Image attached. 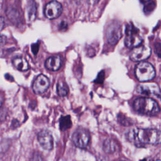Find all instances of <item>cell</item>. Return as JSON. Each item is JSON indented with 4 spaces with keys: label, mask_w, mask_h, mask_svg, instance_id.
I'll return each instance as SVG.
<instances>
[{
    "label": "cell",
    "mask_w": 161,
    "mask_h": 161,
    "mask_svg": "<svg viewBox=\"0 0 161 161\" xmlns=\"http://www.w3.org/2000/svg\"><path fill=\"white\" fill-rule=\"evenodd\" d=\"M136 91L141 94L146 96H158L160 94L158 86L155 83H143L138 86Z\"/></svg>",
    "instance_id": "30bf717a"
},
{
    "label": "cell",
    "mask_w": 161,
    "mask_h": 161,
    "mask_svg": "<svg viewBox=\"0 0 161 161\" xmlns=\"http://www.w3.org/2000/svg\"><path fill=\"white\" fill-rule=\"evenodd\" d=\"M5 42V40L3 36H2L1 35H0V45H2Z\"/></svg>",
    "instance_id": "603a6c76"
},
{
    "label": "cell",
    "mask_w": 161,
    "mask_h": 161,
    "mask_svg": "<svg viewBox=\"0 0 161 161\" xmlns=\"http://www.w3.org/2000/svg\"><path fill=\"white\" fill-rule=\"evenodd\" d=\"M3 101H4V95L1 92H0V107L1 106Z\"/></svg>",
    "instance_id": "7402d4cb"
},
{
    "label": "cell",
    "mask_w": 161,
    "mask_h": 161,
    "mask_svg": "<svg viewBox=\"0 0 161 161\" xmlns=\"http://www.w3.org/2000/svg\"><path fill=\"white\" fill-rule=\"evenodd\" d=\"M104 72H101L98 74V75L97 77V79H96V80L95 81L96 82H97V83H101L103 81V80H104Z\"/></svg>",
    "instance_id": "44dd1931"
},
{
    "label": "cell",
    "mask_w": 161,
    "mask_h": 161,
    "mask_svg": "<svg viewBox=\"0 0 161 161\" xmlns=\"http://www.w3.org/2000/svg\"><path fill=\"white\" fill-rule=\"evenodd\" d=\"M49 86L50 80L48 78L43 74H40L33 81L32 88L35 93L42 94L48 89Z\"/></svg>",
    "instance_id": "9c48e42d"
},
{
    "label": "cell",
    "mask_w": 161,
    "mask_h": 161,
    "mask_svg": "<svg viewBox=\"0 0 161 161\" xmlns=\"http://www.w3.org/2000/svg\"><path fill=\"white\" fill-rule=\"evenodd\" d=\"M72 125V122L70 120V116H62L60 119V128L61 130H65L69 128Z\"/></svg>",
    "instance_id": "2e32d148"
},
{
    "label": "cell",
    "mask_w": 161,
    "mask_h": 161,
    "mask_svg": "<svg viewBox=\"0 0 161 161\" xmlns=\"http://www.w3.org/2000/svg\"><path fill=\"white\" fill-rule=\"evenodd\" d=\"M62 64V60L60 56L55 55L50 57L48 58L45 63V65L46 68L52 71L58 70Z\"/></svg>",
    "instance_id": "7c38bea8"
},
{
    "label": "cell",
    "mask_w": 161,
    "mask_h": 161,
    "mask_svg": "<svg viewBox=\"0 0 161 161\" xmlns=\"http://www.w3.org/2000/svg\"><path fill=\"white\" fill-rule=\"evenodd\" d=\"M118 148V144L116 142L111 138L106 140L103 143V150L106 153H112L116 151Z\"/></svg>",
    "instance_id": "5bb4252c"
},
{
    "label": "cell",
    "mask_w": 161,
    "mask_h": 161,
    "mask_svg": "<svg viewBox=\"0 0 161 161\" xmlns=\"http://www.w3.org/2000/svg\"><path fill=\"white\" fill-rule=\"evenodd\" d=\"M142 42V36L139 30L132 23L126 25L125 28V43L128 48L138 47Z\"/></svg>",
    "instance_id": "3957f363"
},
{
    "label": "cell",
    "mask_w": 161,
    "mask_h": 161,
    "mask_svg": "<svg viewBox=\"0 0 161 161\" xmlns=\"http://www.w3.org/2000/svg\"><path fill=\"white\" fill-rule=\"evenodd\" d=\"M133 108L138 113L148 116L156 115L160 111L157 102L148 97L137 98L134 101Z\"/></svg>",
    "instance_id": "7a4b0ae2"
},
{
    "label": "cell",
    "mask_w": 161,
    "mask_h": 161,
    "mask_svg": "<svg viewBox=\"0 0 161 161\" xmlns=\"http://www.w3.org/2000/svg\"><path fill=\"white\" fill-rule=\"evenodd\" d=\"M135 75L137 79L141 82L152 80L155 75V71L149 62H141L135 68Z\"/></svg>",
    "instance_id": "277c9868"
},
{
    "label": "cell",
    "mask_w": 161,
    "mask_h": 161,
    "mask_svg": "<svg viewBox=\"0 0 161 161\" xmlns=\"http://www.w3.org/2000/svg\"><path fill=\"white\" fill-rule=\"evenodd\" d=\"M121 37V27L117 21L112 22L106 30V39L108 42L114 45L118 43Z\"/></svg>",
    "instance_id": "5b68a950"
},
{
    "label": "cell",
    "mask_w": 161,
    "mask_h": 161,
    "mask_svg": "<svg viewBox=\"0 0 161 161\" xmlns=\"http://www.w3.org/2000/svg\"><path fill=\"white\" fill-rule=\"evenodd\" d=\"M57 94L60 96H65L68 93V88L63 81H59L57 85Z\"/></svg>",
    "instance_id": "e0dca14e"
},
{
    "label": "cell",
    "mask_w": 161,
    "mask_h": 161,
    "mask_svg": "<svg viewBox=\"0 0 161 161\" xmlns=\"http://www.w3.org/2000/svg\"><path fill=\"white\" fill-rule=\"evenodd\" d=\"M44 13L47 18L50 19H55L60 16L62 13V5L58 1H50L45 6Z\"/></svg>",
    "instance_id": "ba28073f"
},
{
    "label": "cell",
    "mask_w": 161,
    "mask_h": 161,
    "mask_svg": "<svg viewBox=\"0 0 161 161\" xmlns=\"http://www.w3.org/2000/svg\"><path fill=\"white\" fill-rule=\"evenodd\" d=\"M74 144L79 148H86L89 142L90 136L88 131L83 128H79L74 131L72 136Z\"/></svg>",
    "instance_id": "8992f818"
},
{
    "label": "cell",
    "mask_w": 161,
    "mask_h": 161,
    "mask_svg": "<svg viewBox=\"0 0 161 161\" xmlns=\"http://www.w3.org/2000/svg\"><path fill=\"white\" fill-rule=\"evenodd\" d=\"M13 66L20 71H26L29 69V64L23 57H16L12 60Z\"/></svg>",
    "instance_id": "4fadbf2b"
},
{
    "label": "cell",
    "mask_w": 161,
    "mask_h": 161,
    "mask_svg": "<svg viewBox=\"0 0 161 161\" xmlns=\"http://www.w3.org/2000/svg\"><path fill=\"white\" fill-rule=\"evenodd\" d=\"M38 141L43 149L50 150L53 147V139L50 131L46 130L40 131L37 136Z\"/></svg>",
    "instance_id": "8fae6325"
},
{
    "label": "cell",
    "mask_w": 161,
    "mask_h": 161,
    "mask_svg": "<svg viewBox=\"0 0 161 161\" xmlns=\"http://www.w3.org/2000/svg\"><path fill=\"white\" fill-rule=\"evenodd\" d=\"M119 161H123V160H119Z\"/></svg>",
    "instance_id": "484cf974"
},
{
    "label": "cell",
    "mask_w": 161,
    "mask_h": 161,
    "mask_svg": "<svg viewBox=\"0 0 161 161\" xmlns=\"http://www.w3.org/2000/svg\"><path fill=\"white\" fill-rule=\"evenodd\" d=\"M156 161H161V160H156Z\"/></svg>",
    "instance_id": "d4e9b609"
},
{
    "label": "cell",
    "mask_w": 161,
    "mask_h": 161,
    "mask_svg": "<svg viewBox=\"0 0 161 161\" xmlns=\"http://www.w3.org/2000/svg\"><path fill=\"white\" fill-rule=\"evenodd\" d=\"M151 54L150 48L145 45L135 47L131 53L130 58L134 62L144 60L148 58Z\"/></svg>",
    "instance_id": "52a82bcc"
},
{
    "label": "cell",
    "mask_w": 161,
    "mask_h": 161,
    "mask_svg": "<svg viewBox=\"0 0 161 161\" xmlns=\"http://www.w3.org/2000/svg\"><path fill=\"white\" fill-rule=\"evenodd\" d=\"M30 161H43L41 155L38 153H35L33 155L30 159Z\"/></svg>",
    "instance_id": "ffe728a7"
},
{
    "label": "cell",
    "mask_w": 161,
    "mask_h": 161,
    "mask_svg": "<svg viewBox=\"0 0 161 161\" xmlns=\"http://www.w3.org/2000/svg\"><path fill=\"white\" fill-rule=\"evenodd\" d=\"M154 52L158 57H161V43L157 42L154 45Z\"/></svg>",
    "instance_id": "d6986e66"
},
{
    "label": "cell",
    "mask_w": 161,
    "mask_h": 161,
    "mask_svg": "<svg viewBox=\"0 0 161 161\" xmlns=\"http://www.w3.org/2000/svg\"><path fill=\"white\" fill-rule=\"evenodd\" d=\"M143 4V11L145 14H149L155 8V3L153 0H140Z\"/></svg>",
    "instance_id": "9a60e30c"
},
{
    "label": "cell",
    "mask_w": 161,
    "mask_h": 161,
    "mask_svg": "<svg viewBox=\"0 0 161 161\" xmlns=\"http://www.w3.org/2000/svg\"><path fill=\"white\" fill-rule=\"evenodd\" d=\"M118 120L121 125H123L125 126H129L132 124L131 122L130 121L129 118H126L125 116H123V115L121 114L118 116Z\"/></svg>",
    "instance_id": "ac0fdd59"
},
{
    "label": "cell",
    "mask_w": 161,
    "mask_h": 161,
    "mask_svg": "<svg viewBox=\"0 0 161 161\" xmlns=\"http://www.w3.org/2000/svg\"><path fill=\"white\" fill-rule=\"evenodd\" d=\"M128 140L137 147L161 143V131L151 128H133L127 134Z\"/></svg>",
    "instance_id": "6da1fadb"
},
{
    "label": "cell",
    "mask_w": 161,
    "mask_h": 161,
    "mask_svg": "<svg viewBox=\"0 0 161 161\" xmlns=\"http://www.w3.org/2000/svg\"><path fill=\"white\" fill-rule=\"evenodd\" d=\"M89 1H90V3H91V4H95V3H97L98 1H99V0H89Z\"/></svg>",
    "instance_id": "cb8c5ba5"
}]
</instances>
